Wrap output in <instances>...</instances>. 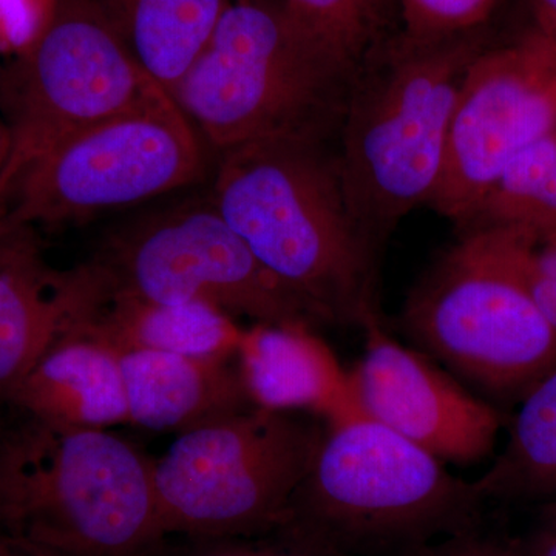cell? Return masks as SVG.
I'll use <instances>...</instances> for the list:
<instances>
[{
    "instance_id": "cell-7",
    "label": "cell",
    "mask_w": 556,
    "mask_h": 556,
    "mask_svg": "<svg viewBox=\"0 0 556 556\" xmlns=\"http://www.w3.org/2000/svg\"><path fill=\"white\" fill-rule=\"evenodd\" d=\"M324 422L306 412L255 407L179 434L153 459L163 532L189 540L276 532L324 444Z\"/></svg>"
},
{
    "instance_id": "cell-20",
    "label": "cell",
    "mask_w": 556,
    "mask_h": 556,
    "mask_svg": "<svg viewBox=\"0 0 556 556\" xmlns=\"http://www.w3.org/2000/svg\"><path fill=\"white\" fill-rule=\"evenodd\" d=\"M514 228L538 240L556 237V130L507 164L464 230Z\"/></svg>"
},
{
    "instance_id": "cell-14",
    "label": "cell",
    "mask_w": 556,
    "mask_h": 556,
    "mask_svg": "<svg viewBox=\"0 0 556 556\" xmlns=\"http://www.w3.org/2000/svg\"><path fill=\"white\" fill-rule=\"evenodd\" d=\"M129 424L156 433H188L257 407L241 375L239 348L192 354H119Z\"/></svg>"
},
{
    "instance_id": "cell-10",
    "label": "cell",
    "mask_w": 556,
    "mask_h": 556,
    "mask_svg": "<svg viewBox=\"0 0 556 556\" xmlns=\"http://www.w3.org/2000/svg\"><path fill=\"white\" fill-rule=\"evenodd\" d=\"M110 283L164 305L204 303L268 327L316 329V311L249 249L212 206L182 207L110 237L93 258Z\"/></svg>"
},
{
    "instance_id": "cell-12",
    "label": "cell",
    "mask_w": 556,
    "mask_h": 556,
    "mask_svg": "<svg viewBox=\"0 0 556 556\" xmlns=\"http://www.w3.org/2000/svg\"><path fill=\"white\" fill-rule=\"evenodd\" d=\"M365 353L350 376L362 416L408 439L441 463L468 466L492 453L503 416L422 351L391 338L379 317L362 327Z\"/></svg>"
},
{
    "instance_id": "cell-9",
    "label": "cell",
    "mask_w": 556,
    "mask_h": 556,
    "mask_svg": "<svg viewBox=\"0 0 556 556\" xmlns=\"http://www.w3.org/2000/svg\"><path fill=\"white\" fill-rule=\"evenodd\" d=\"M203 139L172 98L102 121L33 163L3 203L13 225L60 226L199 181Z\"/></svg>"
},
{
    "instance_id": "cell-1",
    "label": "cell",
    "mask_w": 556,
    "mask_h": 556,
    "mask_svg": "<svg viewBox=\"0 0 556 556\" xmlns=\"http://www.w3.org/2000/svg\"><path fill=\"white\" fill-rule=\"evenodd\" d=\"M212 206L324 324L379 317L376 249L348 206L324 139H258L219 152Z\"/></svg>"
},
{
    "instance_id": "cell-19",
    "label": "cell",
    "mask_w": 556,
    "mask_h": 556,
    "mask_svg": "<svg viewBox=\"0 0 556 556\" xmlns=\"http://www.w3.org/2000/svg\"><path fill=\"white\" fill-rule=\"evenodd\" d=\"M519 402L506 450L473 482L484 501L556 497V369Z\"/></svg>"
},
{
    "instance_id": "cell-25",
    "label": "cell",
    "mask_w": 556,
    "mask_h": 556,
    "mask_svg": "<svg viewBox=\"0 0 556 556\" xmlns=\"http://www.w3.org/2000/svg\"><path fill=\"white\" fill-rule=\"evenodd\" d=\"M415 556H527L518 548L482 535L478 527L439 541Z\"/></svg>"
},
{
    "instance_id": "cell-31",
    "label": "cell",
    "mask_w": 556,
    "mask_h": 556,
    "mask_svg": "<svg viewBox=\"0 0 556 556\" xmlns=\"http://www.w3.org/2000/svg\"><path fill=\"white\" fill-rule=\"evenodd\" d=\"M3 404H0V407H2Z\"/></svg>"
},
{
    "instance_id": "cell-11",
    "label": "cell",
    "mask_w": 556,
    "mask_h": 556,
    "mask_svg": "<svg viewBox=\"0 0 556 556\" xmlns=\"http://www.w3.org/2000/svg\"><path fill=\"white\" fill-rule=\"evenodd\" d=\"M556 130V40L532 33L468 65L431 206L466 228L508 163Z\"/></svg>"
},
{
    "instance_id": "cell-8",
    "label": "cell",
    "mask_w": 556,
    "mask_h": 556,
    "mask_svg": "<svg viewBox=\"0 0 556 556\" xmlns=\"http://www.w3.org/2000/svg\"><path fill=\"white\" fill-rule=\"evenodd\" d=\"M164 98L97 0H53L0 80V208L24 172L73 135Z\"/></svg>"
},
{
    "instance_id": "cell-22",
    "label": "cell",
    "mask_w": 556,
    "mask_h": 556,
    "mask_svg": "<svg viewBox=\"0 0 556 556\" xmlns=\"http://www.w3.org/2000/svg\"><path fill=\"white\" fill-rule=\"evenodd\" d=\"M500 0H397L401 33L416 40H441L482 30Z\"/></svg>"
},
{
    "instance_id": "cell-13",
    "label": "cell",
    "mask_w": 556,
    "mask_h": 556,
    "mask_svg": "<svg viewBox=\"0 0 556 556\" xmlns=\"http://www.w3.org/2000/svg\"><path fill=\"white\" fill-rule=\"evenodd\" d=\"M104 288L97 262L51 268L35 239L0 265V404L51 348L83 327Z\"/></svg>"
},
{
    "instance_id": "cell-30",
    "label": "cell",
    "mask_w": 556,
    "mask_h": 556,
    "mask_svg": "<svg viewBox=\"0 0 556 556\" xmlns=\"http://www.w3.org/2000/svg\"><path fill=\"white\" fill-rule=\"evenodd\" d=\"M7 152V130L5 126H0V164L5 159Z\"/></svg>"
},
{
    "instance_id": "cell-26",
    "label": "cell",
    "mask_w": 556,
    "mask_h": 556,
    "mask_svg": "<svg viewBox=\"0 0 556 556\" xmlns=\"http://www.w3.org/2000/svg\"><path fill=\"white\" fill-rule=\"evenodd\" d=\"M0 556H67L28 538L0 529Z\"/></svg>"
},
{
    "instance_id": "cell-5",
    "label": "cell",
    "mask_w": 556,
    "mask_h": 556,
    "mask_svg": "<svg viewBox=\"0 0 556 556\" xmlns=\"http://www.w3.org/2000/svg\"><path fill=\"white\" fill-rule=\"evenodd\" d=\"M358 70L306 35L281 0H236L172 100L218 153L258 139H325Z\"/></svg>"
},
{
    "instance_id": "cell-16",
    "label": "cell",
    "mask_w": 556,
    "mask_h": 556,
    "mask_svg": "<svg viewBox=\"0 0 556 556\" xmlns=\"http://www.w3.org/2000/svg\"><path fill=\"white\" fill-rule=\"evenodd\" d=\"M5 404L72 430H110L129 424L118 354L83 334L51 348Z\"/></svg>"
},
{
    "instance_id": "cell-17",
    "label": "cell",
    "mask_w": 556,
    "mask_h": 556,
    "mask_svg": "<svg viewBox=\"0 0 556 556\" xmlns=\"http://www.w3.org/2000/svg\"><path fill=\"white\" fill-rule=\"evenodd\" d=\"M75 334L97 340L118 356L130 351L203 356L239 348L243 338L222 311L204 303L164 305L139 299L113 287L108 276L97 308Z\"/></svg>"
},
{
    "instance_id": "cell-28",
    "label": "cell",
    "mask_w": 556,
    "mask_h": 556,
    "mask_svg": "<svg viewBox=\"0 0 556 556\" xmlns=\"http://www.w3.org/2000/svg\"><path fill=\"white\" fill-rule=\"evenodd\" d=\"M536 33L556 40V0H532Z\"/></svg>"
},
{
    "instance_id": "cell-24",
    "label": "cell",
    "mask_w": 556,
    "mask_h": 556,
    "mask_svg": "<svg viewBox=\"0 0 556 556\" xmlns=\"http://www.w3.org/2000/svg\"><path fill=\"white\" fill-rule=\"evenodd\" d=\"M525 276L538 308L556 328V237L530 240L525 255Z\"/></svg>"
},
{
    "instance_id": "cell-18",
    "label": "cell",
    "mask_w": 556,
    "mask_h": 556,
    "mask_svg": "<svg viewBox=\"0 0 556 556\" xmlns=\"http://www.w3.org/2000/svg\"><path fill=\"white\" fill-rule=\"evenodd\" d=\"M139 67L172 93L232 0H97Z\"/></svg>"
},
{
    "instance_id": "cell-29",
    "label": "cell",
    "mask_w": 556,
    "mask_h": 556,
    "mask_svg": "<svg viewBox=\"0 0 556 556\" xmlns=\"http://www.w3.org/2000/svg\"><path fill=\"white\" fill-rule=\"evenodd\" d=\"M527 556H556V508H554V521L540 533Z\"/></svg>"
},
{
    "instance_id": "cell-21",
    "label": "cell",
    "mask_w": 556,
    "mask_h": 556,
    "mask_svg": "<svg viewBox=\"0 0 556 556\" xmlns=\"http://www.w3.org/2000/svg\"><path fill=\"white\" fill-rule=\"evenodd\" d=\"M292 21L332 53L364 67L397 35H391V9L397 0H281Z\"/></svg>"
},
{
    "instance_id": "cell-3",
    "label": "cell",
    "mask_w": 556,
    "mask_h": 556,
    "mask_svg": "<svg viewBox=\"0 0 556 556\" xmlns=\"http://www.w3.org/2000/svg\"><path fill=\"white\" fill-rule=\"evenodd\" d=\"M482 50L481 31L441 40L399 31L358 70L336 159L351 214L378 247L430 203L464 76Z\"/></svg>"
},
{
    "instance_id": "cell-6",
    "label": "cell",
    "mask_w": 556,
    "mask_h": 556,
    "mask_svg": "<svg viewBox=\"0 0 556 556\" xmlns=\"http://www.w3.org/2000/svg\"><path fill=\"white\" fill-rule=\"evenodd\" d=\"M533 239L514 228L464 230L413 289L402 318L424 354L497 401H521L556 369V328L525 276Z\"/></svg>"
},
{
    "instance_id": "cell-4",
    "label": "cell",
    "mask_w": 556,
    "mask_h": 556,
    "mask_svg": "<svg viewBox=\"0 0 556 556\" xmlns=\"http://www.w3.org/2000/svg\"><path fill=\"white\" fill-rule=\"evenodd\" d=\"M473 482L368 417L328 427L288 530L334 556H415L479 526Z\"/></svg>"
},
{
    "instance_id": "cell-23",
    "label": "cell",
    "mask_w": 556,
    "mask_h": 556,
    "mask_svg": "<svg viewBox=\"0 0 556 556\" xmlns=\"http://www.w3.org/2000/svg\"><path fill=\"white\" fill-rule=\"evenodd\" d=\"M175 556H334L285 529L260 536L189 540Z\"/></svg>"
},
{
    "instance_id": "cell-27",
    "label": "cell",
    "mask_w": 556,
    "mask_h": 556,
    "mask_svg": "<svg viewBox=\"0 0 556 556\" xmlns=\"http://www.w3.org/2000/svg\"><path fill=\"white\" fill-rule=\"evenodd\" d=\"M31 240L30 228L13 225L0 215V265Z\"/></svg>"
},
{
    "instance_id": "cell-2",
    "label": "cell",
    "mask_w": 556,
    "mask_h": 556,
    "mask_svg": "<svg viewBox=\"0 0 556 556\" xmlns=\"http://www.w3.org/2000/svg\"><path fill=\"white\" fill-rule=\"evenodd\" d=\"M0 529L67 556H152L166 540L153 457L110 430L0 407Z\"/></svg>"
},
{
    "instance_id": "cell-15",
    "label": "cell",
    "mask_w": 556,
    "mask_h": 556,
    "mask_svg": "<svg viewBox=\"0 0 556 556\" xmlns=\"http://www.w3.org/2000/svg\"><path fill=\"white\" fill-rule=\"evenodd\" d=\"M239 358L258 408L311 413L328 427L364 417L350 376L314 329L254 325L243 332Z\"/></svg>"
}]
</instances>
